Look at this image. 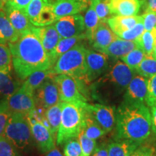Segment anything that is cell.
<instances>
[{"mask_svg": "<svg viewBox=\"0 0 156 156\" xmlns=\"http://www.w3.org/2000/svg\"><path fill=\"white\" fill-rule=\"evenodd\" d=\"M150 147H151V146L149 145H141L129 156H142L148 151V150H149Z\"/></svg>", "mask_w": 156, "mask_h": 156, "instance_id": "cell-47", "label": "cell"}, {"mask_svg": "<svg viewBox=\"0 0 156 156\" xmlns=\"http://www.w3.org/2000/svg\"><path fill=\"white\" fill-rule=\"evenodd\" d=\"M52 76L53 75L46 78L34 91V95L36 106L47 109L60 102L58 86Z\"/></svg>", "mask_w": 156, "mask_h": 156, "instance_id": "cell-10", "label": "cell"}, {"mask_svg": "<svg viewBox=\"0 0 156 156\" xmlns=\"http://www.w3.org/2000/svg\"><path fill=\"white\" fill-rule=\"evenodd\" d=\"M32 0H7L5 5L12 8L24 9Z\"/></svg>", "mask_w": 156, "mask_h": 156, "instance_id": "cell-43", "label": "cell"}, {"mask_svg": "<svg viewBox=\"0 0 156 156\" xmlns=\"http://www.w3.org/2000/svg\"><path fill=\"white\" fill-rule=\"evenodd\" d=\"M155 30H156V26H155Z\"/></svg>", "mask_w": 156, "mask_h": 156, "instance_id": "cell-54", "label": "cell"}, {"mask_svg": "<svg viewBox=\"0 0 156 156\" xmlns=\"http://www.w3.org/2000/svg\"><path fill=\"white\" fill-rule=\"evenodd\" d=\"M54 25L62 38H70L85 34L84 17L80 14L61 17Z\"/></svg>", "mask_w": 156, "mask_h": 156, "instance_id": "cell-13", "label": "cell"}, {"mask_svg": "<svg viewBox=\"0 0 156 156\" xmlns=\"http://www.w3.org/2000/svg\"><path fill=\"white\" fill-rule=\"evenodd\" d=\"M84 102H62V119L56 137L57 145L77 138L84 125Z\"/></svg>", "mask_w": 156, "mask_h": 156, "instance_id": "cell-5", "label": "cell"}, {"mask_svg": "<svg viewBox=\"0 0 156 156\" xmlns=\"http://www.w3.org/2000/svg\"><path fill=\"white\" fill-rule=\"evenodd\" d=\"M141 6H145V11H156V0H140Z\"/></svg>", "mask_w": 156, "mask_h": 156, "instance_id": "cell-45", "label": "cell"}, {"mask_svg": "<svg viewBox=\"0 0 156 156\" xmlns=\"http://www.w3.org/2000/svg\"><path fill=\"white\" fill-rule=\"evenodd\" d=\"M142 143L129 140H116L108 145L109 156H129Z\"/></svg>", "mask_w": 156, "mask_h": 156, "instance_id": "cell-23", "label": "cell"}, {"mask_svg": "<svg viewBox=\"0 0 156 156\" xmlns=\"http://www.w3.org/2000/svg\"><path fill=\"white\" fill-rule=\"evenodd\" d=\"M15 73L20 80L30 74L52 67L49 56L40 40L30 30L20 34L16 41L9 43Z\"/></svg>", "mask_w": 156, "mask_h": 156, "instance_id": "cell-1", "label": "cell"}, {"mask_svg": "<svg viewBox=\"0 0 156 156\" xmlns=\"http://www.w3.org/2000/svg\"><path fill=\"white\" fill-rule=\"evenodd\" d=\"M86 49L80 43L60 56L50 69L51 75H67L80 82L88 83L86 77Z\"/></svg>", "mask_w": 156, "mask_h": 156, "instance_id": "cell-4", "label": "cell"}, {"mask_svg": "<svg viewBox=\"0 0 156 156\" xmlns=\"http://www.w3.org/2000/svg\"><path fill=\"white\" fill-rule=\"evenodd\" d=\"M136 74L123 62L116 61L106 73L93 82L90 86L93 98L106 105L114 102L124 95Z\"/></svg>", "mask_w": 156, "mask_h": 156, "instance_id": "cell-3", "label": "cell"}, {"mask_svg": "<svg viewBox=\"0 0 156 156\" xmlns=\"http://www.w3.org/2000/svg\"><path fill=\"white\" fill-rule=\"evenodd\" d=\"M145 30V28H144L143 23L141 21V22L137 23L134 28L123 33L122 35L119 36V38L125 39V40L128 41H134L137 38H139Z\"/></svg>", "mask_w": 156, "mask_h": 156, "instance_id": "cell-39", "label": "cell"}, {"mask_svg": "<svg viewBox=\"0 0 156 156\" xmlns=\"http://www.w3.org/2000/svg\"><path fill=\"white\" fill-rule=\"evenodd\" d=\"M145 103L149 108L156 103V75L147 80V94Z\"/></svg>", "mask_w": 156, "mask_h": 156, "instance_id": "cell-37", "label": "cell"}, {"mask_svg": "<svg viewBox=\"0 0 156 156\" xmlns=\"http://www.w3.org/2000/svg\"><path fill=\"white\" fill-rule=\"evenodd\" d=\"M82 130L87 137L93 140L98 139L106 134V132L85 112V117H84V125Z\"/></svg>", "mask_w": 156, "mask_h": 156, "instance_id": "cell-29", "label": "cell"}, {"mask_svg": "<svg viewBox=\"0 0 156 156\" xmlns=\"http://www.w3.org/2000/svg\"><path fill=\"white\" fill-rule=\"evenodd\" d=\"M142 156H156V147L154 146H151L149 150Z\"/></svg>", "mask_w": 156, "mask_h": 156, "instance_id": "cell-49", "label": "cell"}, {"mask_svg": "<svg viewBox=\"0 0 156 156\" xmlns=\"http://www.w3.org/2000/svg\"><path fill=\"white\" fill-rule=\"evenodd\" d=\"M142 22L145 30L151 31L156 26V11H145L141 15Z\"/></svg>", "mask_w": 156, "mask_h": 156, "instance_id": "cell-41", "label": "cell"}, {"mask_svg": "<svg viewBox=\"0 0 156 156\" xmlns=\"http://www.w3.org/2000/svg\"><path fill=\"white\" fill-rule=\"evenodd\" d=\"M51 2V0H32L30 4L23 9L25 15L28 16L33 25H34L41 13Z\"/></svg>", "mask_w": 156, "mask_h": 156, "instance_id": "cell-31", "label": "cell"}, {"mask_svg": "<svg viewBox=\"0 0 156 156\" xmlns=\"http://www.w3.org/2000/svg\"><path fill=\"white\" fill-rule=\"evenodd\" d=\"M135 48L136 45L134 41L125 40L118 37L103 51L102 53L109 57L121 58Z\"/></svg>", "mask_w": 156, "mask_h": 156, "instance_id": "cell-22", "label": "cell"}, {"mask_svg": "<svg viewBox=\"0 0 156 156\" xmlns=\"http://www.w3.org/2000/svg\"><path fill=\"white\" fill-rule=\"evenodd\" d=\"M134 71L137 75L149 79L156 75V59L153 55H145Z\"/></svg>", "mask_w": 156, "mask_h": 156, "instance_id": "cell-32", "label": "cell"}, {"mask_svg": "<svg viewBox=\"0 0 156 156\" xmlns=\"http://www.w3.org/2000/svg\"><path fill=\"white\" fill-rule=\"evenodd\" d=\"M33 138L38 150L42 153H47L56 147V137L49 129L34 117L28 116Z\"/></svg>", "mask_w": 156, "mask_h": 156, "instance_id": "cell-11", "label": "cell"}, {"mask_svg": "<svg viewBox=\"0 0 156 156\" xmlns=\"http://www.w3.org/2000/svg\"><path fill=\"white\" fill-rule=\"evenodd\" d=\"M77 140L80 144L83 156H90L93 153L95 148L96 147V141L95 140L90 139L84 134L83 130L77 136Z\"/></svg>", "mask_w": 156, "mask_h": 156, "instance_id": "cell-34", "label": "cell"}, {"mask_svg": "<svg viewBox=\"0 0 156 156\" xmlns=\"http://www.w3.org/2000/svg\"><path fill=\"white\" fill-rule=\"evenodd\" d=\"M3 7H4V5H2V4H0V12L3 9Z\"/></svg>", "mask_w": 156, "mask_h": 156, "instance_id": "cell-52", "label": "cell"}, {"mask_svg": "<svg viewBox=\"0 0 156 156\" xmlns=\"http://www.w3.org/2000/svg\"><path fill=\"white\" fill-rule=\"evenodd\" d=\"M86 62V77L87 80L93 83L98 78L102 76L108 71L110 64L108 56L106 54L93 50L86 49L85 54Z\"/></svg>", "mask_w": 156, "mask_h": 156, "instance_id": "cell-9", "label": "cell"}, {"mask_svg": "<svg viewBox=\"0 0 156 156\" xmlns=\"http://www.w3.org/2000/svg\"><path fill=\"white\" fill-rule=\"evenodd\" d=\"M4 135L17 149L25 150L28 148L33 139L28 116L20 113L12 114Z\"/></svg>", "mask_w": 156, "mask_h": 156, "instance_id": "cell-6", "label": "cell"}, {"mask_svg": "<svg viewBox=\"0 0 156 156\" xmlns=\"http://www.w3.org/2000/svg\"><path fill=\"white\" fill-rule=\"evenodd\" d=\"M46 156H64L61 153V152H60L57 148H54L53 150H51V151H50L48 153H47L46 154Z\"/></svg>", "mask_w": 156, "mask_h": 156, "instance_id": "cell-48", "label": "cell"}, {"mask_svg": "<svg viewBox=\"0 0 156 156\" xmlns=\"http://www.w3.org/2000/svg\"><path fill=\"white\" fill-rule=\"evenodd\" d=\"M152 131L156 136V103L151 107Z\"/></svg>", "mask_w": 156, "mask_h": 156, "instance_id": "cell-46", "label": "cell"}, {"mask_svg": "<svg viewBox=\"0 0 156 156\" xmlns=\"http://www.w3.org/2000/svg\"><path fill=\"white\" fill-rule=\"evenodd\" d=\"M52 77L58 86L60 101L87 102L81 89V82L67 75H54Z\"/></svg>", "mask_w": 156, "mask_h": 156, "instance_id": "cell-7", "label": "cell"}, {"mask_svg": "<svg viewBox=\"0 0 156 156\" xmlns=\"http://www.w3.org/2000/svg\"><path fill=\"white\" fill-rule=\"evenodd\" d=\"M93 1L95 3V12L100 21L106 20L112 14L106 0H93Z\"/></svg>", "mask_w": 156, "mask_h": 156, "instance_id": "cell-40", "label": "cell"}, {"mask_svg": "<svg viewBox=\"0 0 156 156\" xmlns=\"http://www.w3.org/2000/svg\"><path fill=\"white\" fill-rule=\"evenodd\" d=\"M51 75H52L50 69L34 72L25 80V82L21 85V86L29 93L34 94V91L41 85L43 82Z\"/></svg>", "mask_w": 156, "mask_h": 156, "instance_id": "cell-27", "label": "cell"}, {"mask_svg": "<svg viewBox=\"0 0 156 156\" xmlns=\"http://www.w3.org/2000/svg\"><path fill=\"white\" fill-rule=\"evenodd\" d=\"M85 112L96 122L106 133L112 131L115 126L114 107L103 104V103H83Z\"/></svg>", "mask_w": 156, "mask_h": 156, "instance_id": "cell-8", "label": "cell"}, {"mask_svg": "<svg viewBox=\"0 0 156 156\" xmlns=\"http://www.w3.org/2000/svg\"><path fill=\"white\" fill-rule=\"evenodd\" d=\"M30 30L38 37L46 53L50 57L51 54L62 38L54 25L51 24L41 27L33 25Z\"/></svg>", "mask_w": 156, "mask_h": 156, "instance_id": "cell-16", "label": "cell"}, {"mask_svg": "<svg viewBox=\"0 0 156 156\" xmlns=\"http://www.w3.org/2000/svg\"><path fill=\"white\" fill-rule=\"evenodd\" d=\"M84 22L85 27V36L87 39H88L89 41L90 42L93 34L100 22V20L95 12V3L93 0H91L90 2L88 8L87 9L86 13L84 16Z\"/></svg>", "mask_w": 156, "mask_h": 156, "instance_id": "cell-26", "label": "cell"}, {"mask_svg": "<svg viewBox=\"0 0 156 156\" xmlns=\"http://www.w3.org/2000/svg\"><path fill=\"white\" fill-rule=\"evenodd\" d=\"M19 36L2 9L0 12V44H8L16 41Z\"/></svg>", "mask_w": 156, "mask_h": 156, "instance_id": "cell-25", "label": "cell"}, {"mask_svg": "<svg viewBox=\"0 0 156 156\" xmlns=\"http://www.w3.org/2000/svg\"><path fill=\"white\" fill-rule=\"evenodd\" d=\"M88 1H90H90H91V0H88Z\"/></svg>", "mask_w": 156, "mask_h": 156, "instance_id": "cell-53", "label": "cell"}, {"mask_svg": "<svg viewBox=\"0 0 156 156\" xmlns=\"http://www.w3.org/2000/svg\"><path fill=\"white\" fill-rule=\"evenodd\" d=\"M117 38L118 36L110 28L106 20H101L99 22L90 43L95 51L102 53L103 51Z\"/></svg>", "mask_w": 156, "mask_h": 156, "instance_id": "cell-18", "label": "cell"}, {"mask_svg": "<svg viewBox=\"0 0 156 156\" xmlns=\"http://www.w3.org/2000/svg\"><path fill=\"white\" fill-rule=\"evenodd\" d=\"M156 38L155 28L153 30H145L139 38L134 41L136 43V47L143 51L145 55H152L155 44V39Z\"/></svg>", "mask_w": 156, "mask_h": 156, "instance_id": "cell-30", "label": "cell"}, {"mask_svg": "<svg viewBox=\"0 0 156 156\" xmlns=\"http://www.w3.org/2000/svg\"><path fill=\"white\" fill-rule=\"evenodd\" d=\"M145 56V54L144 53L143 51L136 47L126 55L122 56L120 59L124 64H126L129 67L131 68L132 69L135 70L136 68L138 67V65L141 63V62Z\"/></svg>", "mask_w": 156, "mask_h": 156, "instance_id": "cell-33", "label": "cell"}, {"mask_svg": "<svg viewBox=\"0 0 156 156\" xmlns=\"http://www.w3.org/2000/svg\"><path fill=\"white\" fill-rule=\"evenodd\" d=\"M3 10L13 28L18 33L19 35L30 30L34 25L30 23L28 16L25 15L23 9L12 8L11 7L5 5L3 7Z\"/></svg>", "mask_w": 156, "mask_h": 156, "instance_id": "cell-20", "label": "cell"}, {"mask_svg": "<svg viewBox=\"0 0 156 156\" xmlns=\"http://www.w3.org/2000/svg\"><path fill=\"white\" fill-rule=\"evenodd\" d=\"M17 149L5 135L0 136V156H20Z\"/></svg>", "mask_w": 156, "mask_h": 156, "instance_id": "cell-36", "label": "cell"}, {"mask_svg": "<svg viewBox=\"0 0 156 156\" xmlns=\"http://www.w3.org/2000/svg\"><path fill=\"white\" fill-rule=\"evenodd\" d=\"M112 15L132 16L139 12L141 2L140 0H106Z\"/></svg>", "mask_w": 156, "mask_h": 156, "instance_id": "cell-19", "label": "cell"}, {"mask_svg": "<svg viewBox=\"0 0 156 156\" xmlns=\"http://www.w3.org/2000/svg\"><path fill=\"white\" fill-rule=\"evenodd\" d=\"M84 39H87L85 34L79 36L70 37V38H62L50 55L49 58L52 63V66L60 56L66 53L77 44H80Z\"/></svg>", "mask_w": 156, "mask_h": 156, "instance_id": "cell-24", "label": "cell"}, {"mask_svg": "<svg viewBox=\"0 0 156 156\" xmlns=\"http://www.w3.org/2000/svg\"><path fill=\"white\" fill-rule=\"evenodd\" d=\"M147 78L136 74L129 83L123 95V101L128 102L145 103L147 94Z\"/></svg>", "mask_w": 156, "mask_h": 156, "instance_id": "cell-15", "label": "cell"}, {"mask_svg": "<svg viewBox=\"0 0 156 156\" xmlns=\"http://www.w3.org/2000/svg\"><path fill=\"white\" fill-rule=\"evenodd\" d=\"M7 0H0V4H2V5L5 6V4L7 3Z\"/></svg>", "mask_w": 156, "mask_h": 156, "instance_id": "cell-51", "label": "cell"}, {"mask_svg": "<svg viewBox=\"0 0 156 156\" xmlns=\"http://www.w3.org/2000/svg\"><path fill=\"white\" fill-rule=\"evenodd\" d=\"M12 116V113L7 108L6 104L0 106V136L5 134V129Z\"/></svg>", "mask_w": 156, "mask_h": 156, "instance_id": "cell-42", "label": "cell"}, {"mask_svg": "<svg viewBox=\"0 0 156 156\" xmlns=\"http://www.w3.org/2000/svg\"><path fill=\"white\" fill-rule=\"evenodd\" d=\"M93 156H109L108 152V145L102 144L95 148Z\"/></svg>", "mask_w": 156, "mask_h": 156, "instance_id": "cell-44", "label": "cell"}, {"mask_svg": "<svg viewBox=\"0 0 156 156\" xmlns=\"http://www.w3.org/2000/svg\"><path fill=\"white\" fill-rule=\"evenodd\" d=\"M88 0H55L52 2V10L56 19L80 14L88 8Z\"/></svg>", "mask_w": 156, "mask_h": 156, "instance_id": "cell-14", "label": "cell"}, {"mask_svg": "<svg viewBox=\"0 0 156 156\" xmlns=\"http://www.w3.org/2000/svg\"><path fill=\"white\" fill-rule=\"evenodd\" d=\"M6 106L12 114L20 113L28 116L36 108V101L33 93H29L22 86L9 98Z\"/></svg>", "mask_w": 156, "mask_h": 156, "instance_id": "cell-12", "label": "cell"}, {"mask_svg": "<svg viewBox=\"0 0 156 156\" xmlns=\"http://www.w3.org/2000/svg\"><path fill=\"white\" fill-rule=\"evenodd\" d=\"M152 132L151 110L145 103L123 101L115 112V140L143 143Z\"/></svg>", "mask_w": 156, "mask_h": 156, "instance_id": "cell-2", "label": "cell"}, {"mask_svg": "<svg viewBox=\"0 0 156 156\" xmlns=\"http://www.w3.org/2000/svg\"><path fill=\"white\" fill-rule=\"evenodd\" d=\"M12 54L8 45L0 44V69L12 67Z\"/></svg>", "mask_w": 156, "mask_h": 156, "instance_id": "cell-38", "label": "cell"}, {"mask_svg": "<svg viewBox=\"0 0 156 156\" xmlns=\"http://www.w3.org/2000/svg\"><path fill=\"white\" fill-rule=\"evenodd\" d=\"M62 102L60 101L54 106L49 107L46 111V116L49 124L50 129L55 137L57 135L62 119Z\"/></svg>", "mask_w": 156, "mask_h": 156, "instance_id": "cell-28", "label": "cell"}, {"mask_svg": "<svg viewBox=\"0 0 156 156\" xmlns=\"http://www.w3.org/2000/svg\"><path fill=\"white\" fill-rule=\"evenodd\" d=\"M152 55L154 58L156 59V38L155 39V44H154V48H153V54H152Z\"/></svg>", "mask_w": 156, "mask_h": 156, "instance_id": "cell-50", "label": "cell"}, {"mask_svg": "<svg viewBox=\"0 0 156 156\" xmlns=\"http://www.w3.org/2000/svg\"><path fill=\"white\" fill-rule=\"evenodd\" d=\"M142 21L141 15H132V16H121L114 15L109 17L106 20L107 24L110 27L113 32L119 36L123 33L126 32Z\"/></svg>", "mask_w": 156, "mask_h": 156, "instance_id": "cell-21", "label": "cell"}, {"mask_svg": "<svg viewBox=\"0 0 156 156\" xmlns=\"http://www.w3.org/2000/svg\"><path fill=\"white\" fill-rule=\"evenodd\" d=\"M21 84L12 73V67L0 69V106L6 104L7 100L21 86Z\"/></svg>", "mask_w": 156, "mask_h": 156, "instance_id": "cell-17", "label": "cell"}, {"mask_svg": "<svg viewBox=\"0 0 156 156\" xmlns=\"http://www.w3.org/2000/svg\"><path fill=\"white\" fill-rule=\"evenodd\" d=\"M64 156H83V151L77 138H73L65 142L64 147Z\"/></svg>", "mask_w": 156, "mask_h": 156, "instance_id": "cell-35", "label": "cell"}]
</instances>
